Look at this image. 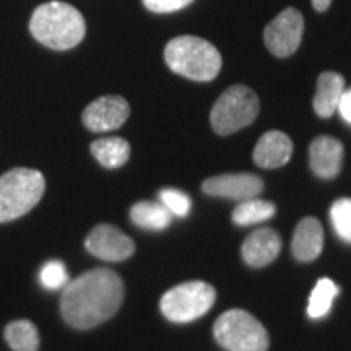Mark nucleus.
Instances as JSON below:
<instances>
[{
	"label": "nucleus",
	"mask_w": 351,
	"mask_h": 351,
	"mask_svg": "<svg viewBox=\"0 0 351 351\" xmlns=\"http://www.w3.org/2000/svg\"><path fill=\"white\" fill-rule=\"evenodd\" d=\"M213 335L228 351H267L270 345L269 332L261 320L243 309H231L219 315Z\"/></svg>",
	"instance_id": "obj_5"
},
{
	"label": "nucleus",
	"mask_w": 351,
	"mask_h": 351,
	"mask_svg": "<svg viewBox=\"0 0 351 351\" xmlns=\"http://www.w3.org/2000/svg\"><path fill=\"white\" fill-rule=\"evenodd\" d=\"M293 142L287 134L280 130H270L263 134L254 148V161L265 169L282 168L291 160Z\"/></svg>",
	"instance_id": "obj_13"
},
{
	"label": "nucleus",
	"mask_w": 351,
	"mask_h": 351,
	"mask_svg": "<svg viewBox=\"0 0 351 351\" xmlns=\"http://www.w3.org/2000/svg\"><path fill=\"white\" fill-rule=\"evenodd\" d=\"M124 282L116 271L95 269L70 280L60 298V314L70 327L95 328L119 311L124 301Z\"/></svg>",
	"instance_id": "obj_1"
},
{
	"label": "nucleus",
	"mask_w": 351,
	"mask_h": 351,
	"mask_svg": "<svg viewBox=\"0 0 351 351\" xmlns=\"http://www.w3.org/2000/svg\"><path fill=\"white\" fill-rule=\"evenodd\" d=\"M217 291L205 282H187L168 289L160 301L161 313L171 322L186 324L212 309Z\"/></svg>",
	"instance_id": "obj_7"
},
{
	"label": "nucleus",
	"mask_w": 351,
	"mask_h": 351,
	"mask_svg": "<svg viewBox=\"0 0 351 351\" xmlns=\"http://www.w3.org/2000/svg\"><path fill=\"white\" fill-rule=\"evenodd\" d=\"M202 189L207 195L243 202L261 195L263 181L258 176L251 173L219 174L207 179Z\"/></svg>",
	"instance_id": "obj_11"
},
{
	"label": "nucleus",
	"mask_w": 351,
	"mask_h": 351,
	"mask_svg": "<svg viewBox=\"0 0 351 351\" xmlns=\"http://www.w3.org/2000/svg\"><path fill=\"white\" fill-rule=\"evenodd\" d=\"M343 145L340 140L320 135L309 147V163L315 176L322 179H333L339 176L343 165Z\"/></svg>",
	"instance_id": "obj_12"
},
{
	"label": "nucleus",
	"mask_w": 351,
	"mask_h": 351,
	"mask_svg": "<svg viewBox=\"0 0 351 351\" xmlns=\"http://www.w3.org/2000/svg\"><path fill=\"white\" fill-rule=\"evenodd\" d=\"M130 219L143 230L161 231L173 221V215L161 202H137L130 208Z\"/></svg>",
	"instance_id": "obj_17"
},
{
	"label": "nucleus",
	"mask_w": 351,
	"mask_h": 351,
	"mask_svg": "<svg viewBox=\"0 0 351 351\" xmlns=\"http://www.w3.org/2000/svg\"><path fill=\"white\" fill-rule=\"evenodd\" d=\"M340 288L330 278H320L307 302V315L311 319H322L330 313L333 300L339 296Z\"/></svg>",
	"instance_id": "obj_21"
},
{
	"label": "nucleus",
	"mask_w": 351,
	"mask_h": 351,
	"mask_svg": "<svg viewBox=\"0 0 351 351\" xmlns=\"http://www.w3.org/2000/svg\"><path fill=\"white\" fill-rule=\"evenodd\" d=\"M324 247V230L319 219L313 217L301 219L293 236L291 252L296 261L311 262L320 256Z\"/></svg>",
	"instance_id": "obj_15"
},
{
	"label": "nucleus",
	"mask_w": 351,
	"mask_h": 351,
	"mask_svg": "<svg viewBox=\"0 0 351 351\" xmlns=\"http://www.w3.org/2000/svg\"><path fill=\"white\" fill-rule=\"evenodd\" d=\"M3 335L13 351H38L41 343L38 327L28 319L13 320L5 327Z\"/></svg>",
	"instance_id": "obj_19"
},
{
	"label": "nucleus",
	"mask_w": 351,
	"mask_h": 351,
	"mask_svg": "<svg viewBox=\"0 0 351 351\" xmlns=\"http://www.w3.org/2000/svg\"><path fill=\"white\" fill-rule=\"evenodd\" d=\"M304 34V19L296 8H285L267 25L263 41L276 57H289L300 47Z\"/></svg>",
	"instance_id": "obj_8"
},
{
	"label": "nucleus",
	"mask_w": 351,
	"mask_h": 351,
	"mask_svg": "<svg viewBox=\"0 0 351 351\" xmlns=\"http://www.w3.org/2000/svg\"><path fill=\"white\" fill-rule=\"evenodd\" d=\"M345 91V78L337 72L320 73L314 95V111L319 117L327 119L339 109L341 95Z\"/></svg>",
	"instance_id": "obj_16"
},
{
	"label": "nucleus",
	"mask_w": 351,
	"mask_h": 351,
	"mask_svg": "<svg viewBox=\"0 0 351 351\" xmlns=\"http://www.w3.org/2000/svg\"><path fill=\"white\" fill-rule=\"evenodd\" d=\"M282 251V238L271 228L254 231L243 244V258L251 267L269 265Z\"/></svg>",
	"instance_id": "obj_14"
},
{
	"label": "nucleus",
	"mask_w": 351,
	"mask_h": 351,
	"mask_svg": "<svg viewBox=\"0 0 351 351\" xmlns=\"http://www.w3.org/2000/svg\"><path fill=\"white\" fill-rule=\"evenodd\" d=\"M46 191L41 171L15 168L0 176V223L23 217L36 207Z\"/></svg>",
	"instance_id": "obj_4"
},
{
	"label": "nucleus",
	"mask_w": 351,
	"mask_h": 351,
	"mask_svg": "<svg viewBox=\"0 0 351 351\" xmlns=\"http://www.w3.org/2000/svg\"><path fill=\"white\" fill-rule=\"evenodd\" d=\"M330 221L339 238L351 244V199L343 197L333 202L330 207Z\"/></svg>",
	"instance_id": "obj_22"
},
{
	"label": "nucleus",
	"mask_w": 351,
	"mask_h": 351,
	"mask_svg": "<svg viewBox=\"0 0 351 351\" xmlns=\"http://www.w3.org/2000/svg\"><path fill=\"white\" fill-rule=\"evenodd\" d=\"M29 32L43 46L54 51H67L83 41L86 25L75 7L52 0L33 12Z\"/></svg>",
	"instance_id": "obj_2"
},
{
	"label": "nucleus",
	"mask_w": 351,
	"mask_h": 351,
	"mask_svg": "<svg viewBox=\"0 0 351 351\" xmlns=\"http://www.w3.org/2000/svg\"><path fill=\"white\" fill-rule=\"evenodd\" d=\"M311 2H313V7L317 12H326L327 8L330 7L332 0H311Z\"/></svg>",
	"instance_id": "obj_27"
},
{
	"label": "nucleus",
	"mask_w": 351,
	"mask_h": 351,
	"mask_svg": "<svg viewBox=\"0 0 351 351\" xmlns=\"http://www.w3.org/2000/svg\"><path fill=\"white\" fill-rule=\"evenodd\" d=\"M337 111L340 112V116L343 117V119L351 124V88L350 90L343 91V95H341V99H340V104H339V109Z\"/></svg>",
	"instance_id": "obj_26"
},
{
	"label": "nucleus",
	"mask_w": 351,
	"mask_h": 351,
	"mask_svg": "<svg viewBox=\"0 0 351 351\" xmlns=\"http://www.w3.org/2000/svg\"><path fill=\"white\" fill-rule=\"evenodd\" d=\"M158 197H160V202L169 210L173 217H179V218L187 217L192 208L191 197L184 194V192L179 191V189H173V187L161 189Z\"/></svg>",
	"instance_id": "obj_24"
},
{
	"label": "nucleus",
	"mask_w": 351,
	"mask_h": 351,
	"mask_svg": "<svg viewBox=\"0 0 351 351\" xmlns=\"http://www.w3.org/2000/svg\"><path fill=\"white\" fill-rule=\"evenodd\" d=\"M85 247L95 257L106 262L127 261L135 252L134 241L119 228L108 225V223H103L91 230L85 241Z\"/></svg>",
	"instance_id": "obj_9"
},
{
	"label": "nucleus",
	"mask_w": 351,
	"mask_h": 351,
	"mask_svg": "<svg viewBox=\"0 0 351 351\" xmlns=\"http://www.w3.org/2000/svg\"><path fill=\"white\" fill-rule=\"evenodd\" d=\"M93 156L108 169L121 168L130 156V145L121 137H106L95 140L90 147Z\"/></svg>",
	"instance_id": "obj_18"
},
{
	"label": "nucleus",
	"mask_w": 351,
	"mask_h": 351,
	"mask_svg": "<svg viewBox=\"0 0 351 351\" xmlns=\"http://www.w3.org/2000/svg\"><path fill=\"white\" fill-rule=\"evenodd\" d=\"M258 109V98L251 88L234 85L217 99L210 112V124L218 135L234 134L256 121Z\"/></svg>",
	"instance_id": "obj_6"
},
{
	"label": "nucleus",
	"mask_w": 351,
	"mask_h": 351,
	"mask_svg": "<svg viewBox=\"0 0 351 351\" xmlns=\"http://www.w3.org/2000/svg\"><path fill=\"white\" fill-rule=\"evenodd\" d=\"M130 116V106L125 98L117 95L101 96L83 111V124L91 132H109L119 129Z\"/></svg>",
	"instance_id": "obj_10"
},
{
	"label": "nucleus",
	"mask_w": 351,
	"mask_h": 351,
	"mask_svg": "<svg viewBox=\"0 0 351 351\" xmlns=\"http://www.w3.org/2000/svg\"><path fill=\"white\" fill-rule=\"evenodd\" d=\"M276 212L275 204L262 199H247L239 202L238 207L232 212V221L239 226L256 225V223H263L270 219Z\"/></svg>",
	"instance_id": "obj_20"
},
{
	"label": "nucleus",
	"mask_w": 351,
	"mask_h": 351,
	"mask_svg": "<svg viewBox=\"0 0 351 351\" xmlns=\"http://www.w3.org/2000/svg\"><path fill=\"white\" fill-rule=\"evenodd\" d=\"M147 10L153 13H173L191 5L194 0H142Z\"/></svg>",
	"instance_id": "obj_25"
},
{
	"label": "nucleus",
	"mask_w": 351,
	"mask_h": 351,
	"mask_svg": "<svg viewBox=\"0 0 351 351\" xmlns=\"http://www.w3.org/2000/svg\"><path fill=\"white\" fill-rule=\"evenodd\" d=\"M70 282L67 267L60 261H49L39 270V283L46 289H64Z\"/></svg>",
	"instance_id": "obj_23"
},
{
	"label": "nucleus",
	"mask_w": 351,
	"mask_h": 351,
	"mask_svg": "<svg viewBox=\"0 0 351 351\" xmlns=\"http://www.w3.org/2000/svg\"><path fill=\"white\" fill-rule=\"evenodd\" d=\"M168 67L179 75L195 82H210L221 70V56L207 39L178 36L165 49Z\"/></svg>",
	"instance_id": "obj_3"
}]
</instances>
